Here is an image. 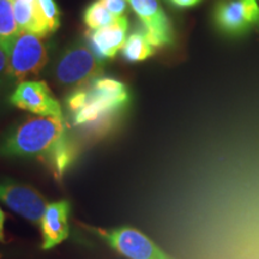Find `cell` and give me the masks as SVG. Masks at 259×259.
I'll return each instance as SVG.
<instances>
[{"label": "cell", "mask_w": 259, "mask_h": 259, "mask_svg": "<svg viewBox=\"0 0 259 259\" xmlns=\"http://www.w3.org/2000/svg\"><path fill=\"white\" fill-rule=\"evenodd\" d=\"M0 154L37 158L60 180L76 160L77 148L67 134L64 118L31 116L6 136L0 144Z\"/></svg>", "instance_id": "6da1fadb"}, {"label": "cell", "mask_w": 259, "mask_h": 259, "mask_svg": "<svg viewBox=\"0 0 259 259\" xmlns=\"http://www.w3.org/2000/svg\"><path fill=\"white\" fill-rule=\"evenodd\" d=\"M130 103L127 87L119 80L100 77L66 97V108L74 127L92 135L108 131Z\"/></svg>", "instance_id": "7a4b0ae2"}, {"label": "cell", "mask_w": 259, "mask_h": 259, "mask_svg": "<svg viewBox=\"0 0 259 259\" xmlns=\"http://www.w3.org/2000/svg\"><path fill=\"white\" fill-rule=\"evenodd\" d=\"M103 73V60L85 42H76L61 52L53 65L52 76L58 85L78 89Z\"/></svg>", "instance_id": "3957f363"}, {"label": "cell", "mask_w": 259, "mask_h": 259, "mask_svg": "<svg viewBox=\"0 0 259 259\" xmlns=\"http://www.w3.org/2000/svg\"><path fill=\"white\" fill-rule=\"evenodd\" d=\"M46 37L34 32L21 31L8 47L9 79L24 82L41 73L48 63Z\"/></svg>", "instance_id": "277c9868"}, {"label": "cell", "mask_w": 259, "mask_h": 259, "mask_svg": "<svg viewBox=\"0 0 259 259\" xmlns=\"http://www.w3.org/2000/svg\"><path fill=\"white\" fill-rule=\"evenodd\" d=\"M90 231L95 233L112 250L127 259H174L149 236L134 227L111 229L90 227Z\"/></svg>", "instance_id": "5b68a950"}, {"label": "cell", "mask_w": 259, "mask_h": 259, "mask_svg": "<svg viewBox=\"0 0 259 259\" xmlns=\"http://www.w3.org/2000/svg\"><path fill=\"white\" fill-rule=\"evenodd\" d=\"M216 27L228 36H241L259 23L258 0H220L213 11Z\"/></svg>", "instance_id": "8992f818"}, {"label": "cell", "mask_w": 259, "mask_h": 259, "mask_svg": "<svg viewBox=\"0 0 259 259\" xmlns=\"http://www.w3.org/2000/svg\"><path fill=\"white\" fill-rule=\"evenodd\" d=\"M0 202L37 226H40L48 205L46 198L34 187L10 179L0 181Z\"/></svg>", "instance_id": "52a82bcc"}, {"label": "cell", "mask_w": 259, "mask_h": 259, "mask_svg": "<svg viewBox=\"0 0 259 259\" xmlns=\"http://www.w3.org/2000/svg\"><path fill=\"white\" fill-rule=\"evenodd\" d=\"M10 102L17 108L38 116L64 118L60 102L54 97L47 83L42 80L21 82L10 97Z\"/></svg>", "instance_id": "ba28073f"}, {"label": "cell", "mask_w": 259, "mask_h": 259, "mask_svg": "<svg viewBox=\"0 0 259 259\" xmlns=\"http://www.w3.org/2000/svg\"><path fill=\"white\" fill-rule=\"evenodd\" d=\"M142 22L145 36L155 48L166 46L173 41V31L167 15L158 0H127Z\"/></svg>", "instance_id": "9c48e42d"}, {"label": "cell", "mask_w": 259, "mask_h": 259, "mask_svg": "<svg viewBox=\"0 0 259 259\" xmlns=\"http://www.w3.org/2000/svg\"><path fill=\"white\" fill-rule=\"evenodd\" d=\"M70 215L71 204L67 200L48 204L40 223L42 250H52L69 238Z\"/></svg>", "instance_id": "30bf717a"}, {"label": "cell", "mask_w": 259, "mask_h": 259, "mask_svg": "<svg viewBox=\"0 0 259 259\" xmlns=\"http://www.w3.org/2000/svg\"><path fill=\"white\" fill-rule=\"evenodd\" d=\"M128 21L125 16L118 17L112 24L97 30H90L88 37L93 51L100 59H111L122 50L127 38Z\"/></svg>", "instance_id": "8fae6325"}, {"label": "cell", "mask_w": 259, "mask_h": 259, "mask_svg": "<svg viewBox=\"0 0 259 259\" xmlns=\"http://www.w3.org/2000/svg\"><path fill=\"white\" fill-rule=\"evenodd\" d=\"M14 12L19 32H34L42 37L50 34L37 0H14Z\"/></svg>", "instance_id": "7c38bea8"}, {"label": "cell", "mask_w": 259, "mask_h": 259, "mask_svg": "<svg viewBox=\"0 0 259 259\" xmlns=\"http://www.w3.org/2000/svg\"><path fill=\"white\" fill-rule=\"evenodd\" d=\"M121 51L126 60L137 63V61H143L153 56L155 47L149 42L143 29H141V30L134 31L126 38Z\"/></svg>", "instance_id": "4fadbf2b"}, {"label": "cell", "mask_w": 259, "mask_h": 259, "mask_svg": "<svg viewBox=\"0 0 259 259\" xmlns=\"http://www.w3.org/2000/svg\"><path fill=\"white\" fill-rule=\"evenodd\" d=\"M19 34L15 18L14 0H0V45L8 48Z\"/></svg>", "instance_id": "5bb4252c"}, {"label": "cell", "mask_w": 259, "mask_h": 259, "mask_svg": "<svg viewBox=\"0 0 259 259\" xmlns=\"http://www.w3.org/2000/svg\"><path fill=\"white\" fill-rule=\"evenodd\" d=\"M116 18L118 17H114L99 0L90 4L83 16L84 23L90 30H97V29L107 27L112 24Z\"/></svg>", "instance_id": "9a60e30c"}, {"label": "cell", "mask_w": 259, "mask_h": 259, "mask_svg": "<svg viewBox=\"0 0 259 259\" xmlns=\"http://www.w3.org/2000/svg\"><path fill=\"white\" fill-rule=\"evenodd\" d=\"M37 3L50 34L56 32L60 27V12L57 3L54 0H37Z\"/></svg>", "instance_id": "2e32d148"}, {"label": "cell", "mask_w": 259, "mask_h": 259, "mask_svg": "<svg viewBox=\"0 0 259 259\" xmlns=\"http://www.w3.org/2000/svg\"><path fill=\"white\" fill-rule=\"evenodd\" d=\"M114 17H121L127 10V0H99Z\"/></svg>", "instance_id": "e0dca14e"}, {"label": "cell", "mask_w": 259, "mask_h": 259, "mask_svg": "<svg viewBox=\"0 0 259 259\" xmlns=\"http://www.w3.org/2000/svg\"><path fill=\"white\" fill-rule=\"evenodd\" d=\"M9 79V53L8 48L0 45V84Z\"/></svg>", "instance_id": "ac0fdd59"}, {"label": "cell", "mask_w": 259, "mask_h": 259, "mask_svg": "<svg viewBox=\"0 0 259 259\" xmlns=\"http://www.w3.org/2000/svg\"><path fill=\"white\" fill-rule=\"evenodd\" d=\"M169 2L177 8H192V6L199 4L202 0H169Z\"/></svg>", "instance_id": "d6986e66"}, {"label": "cell", "mask_w": 259, "mask_h": 259, "mask_svg": "<svg viewBox=\"0 0 259 259\" xmlns=\"http://www.w3.org/2000/svg\"><path fill=\"white\" fill-rule=\"evenodd\" d=\"M4 225H5V213L0 208V241H4Z\"/></svg>", "instance_id": "ffe728a7"}]
</instances>
